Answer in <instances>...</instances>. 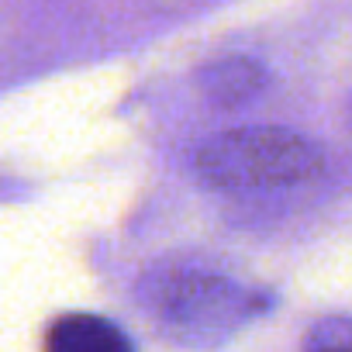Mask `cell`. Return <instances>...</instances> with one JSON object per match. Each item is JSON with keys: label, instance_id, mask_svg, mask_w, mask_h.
Here are the masks:
<instances>
[{"label": "cell", "instance_id": "obj_1", "mask_svg": "<svg viewBox=\"0 0 352 352\" xmlns=\"http://www.w3.org/2000/svg\"><path fill=\"white\" fill-rule=\"evenodd\" d=\"M138 300L159 335L190 349L221 345L273 304L266 290L204 266H159L145 273Z\"/></svg>", "mask_w": 352, "mask_h": 352}, {"label": "cell", "instance_id": "obj_2", "mask_svg": "<svg viewBox=\"0 0 352 352\" xmlns=\"http://www.w3.org/2000/svg\"><path fill=\"white\" fill-rule=\"evenodd\" d=\"M194 169L218 190H280L321 176L324 155L290 128L252 124L208 138L197 148Z\"/></svg>", "mask_w": 352, "mask_h": 352}, {"label": "cell", "instance_id": "obj_3", "mask_svg": "<svg viewBox=\"0 0 352 352\" xmlns=\"http://www.w3.org/2000/svg\"><path fill=\"white\" fill-rule=\"evenodd\" d=\"M45 352H135L131 335L94 311H69L59 314L49 328H45Z\"/></svg>", "mask_w": 352, "mask_h": 352}, {"label": "cell", "instance_id": "obj_4", "mask_svg": "<svg viewBox=\"0 0 352 352\" xmlns=\"http://www.w3.org/2000/svg\"><path fill=\"white\" fill-rule=\"evenodd\" d=\"M266 80H270L266 69L245 56L218 59L208 69H201V90L208 94L211 104H221V107H239V104L252 100L266 87Z\"/></svg>", "mask_w": 352, "mask_h": 352}, {"label": "cell", "instance_id": "obj_5", "mask_svg": "<svg viewBox=\"0 0 352 352\" xmlns=\"http://www.w3.org/2000/svg\"><path fill=\"white\" fill-rule=\"evenodd\" d=\"M304 352H352V318L331 314L314 321L304 338Z\"/></svg>", "mask_w": 352, "mask_h": 352}]
</instances>
